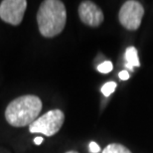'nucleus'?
I'll return each mask as SVG.
<instances>
[{"label": "nucleus", "instance_id": "nucleus-10", "mask_svg": "<svg viewBox=\"0 0 153 153\" xmlns=\"http://www.w3.org/2000/svg\"><path fill=\"white\" fill-rule=\"evenodd\" d=\"M112 63L111 61H105L103 63L100 64L99 66H97V70L99 71L100 73H102V74H108L109 72L112 71Z\"/></svg>", "mask_w": 153, "mask_h": 153}, {"label": "nucleus", "instance_id": "nucleus-6", "mask_svg": "<svg viewBox=\"0 0 153 153\" xmlns=\"http://www.w3.org/2000/svg\"><path fill=\"white\" fill-rule=\"evenodd\" d=\"M79 16L84 24L90 27H97L103 22V12L93 1H82L79 6Z\"/></svg>", "mask_w": 153, "mask_h": 153}, {"label": "nucleus", "instance_id": "nucleus-12", "mask_svg": "<svg viewBox=\"0 0 153 153\" xmlns=\"http://www.w3.org/2000/svg\"><path fill=\"white\" fill-rule=\"evenodd\" d=\"M118 76L119 79H122V81H126V79H129V73H128L126 70H124V71H121L120 73L118 74Z\"/></svg>", "mask_w": 153, "mask_h": 153}, {"label": "nucleus", "instance_id": "nucleus-3", "mask_svg": "<svg viewBox=\"0 0 153 153\" xmlns=\"http://www.w3.org/2000/svg\"><path fill=\"white\" fill-rule=\"evenodd\" d=\"M64 121V112L61 109H52L30 124L29 131L31 133H42L46 136H53L61 129Z\"/></svg>", "mask_w": 153, "mask_h": 153}, {"label": "nucleus", "instance_id": "nucleus-8", "mask_svg": "<svg viewBox=\"0 0 153 153\" xmlns=\"http://www.w3.org/2000/svg\"><path fill=\"white\" fill-rule=\"evenodd\" d=\"M102 153H131V151L125 146L118 144V143H111L108 144L103 149Z\"/></svg>", "mask_w": 153, "mask_h": 153}, {"label": "nucleus", "instance_id": "nucleus-13", "mask_svg": "<svg viewBox=\"0 0 153 153\" xmlns=\"http://www.w3.org/2000/svg\"><path fill=\"white\" fill-rule=\"evenodd\" d=\"M42 142H43V138H42V137L39 136V137H35V138H34V143H35L36 145H40Z\"/></svg>", "mask_w": 153, "mask_h": 153}, {"label": "nucleus", "instance_id": "nucleus-11", "mask_svg": "<svg viewBox=\"0 0 153 153\" xmlns=\"http://www.w3.org/2000/svg\"><path fill=\"white\" fill-rule=\"evenodd\" d=\"M88 148H90L91 153H99L100 151V145L97 144V142H94V141H91L90 143V145H88Z\"/></svg>", "mask_w": 153, "mask_h": 153}, {"label": "nucleus", "instance_id": "nucleus-1", "mask_svg": "<svg viewBox=\"0 0 153 153\" xmlns=\"http://www.w3.org/2000/svg\"><path fill=\"white\" fill-rule=\"evenodd\" d=\"M67 22L65 4L60 0H45L37 12L39 32L43 37L53 38L63 31Z\"/></svg>", "mask_w": 153, "mask_h": 153}, {"label": "nucleus", "instance_id": "nucleus-2", "mask_svg": "<svg viewBox=\"0 0 153 153\" xmlns=\"http://www.w3.org/2000/svg\"><path fill=\"white\" fill-rule=\"evenodd\" d=\"M42 111V100L33 94L19 97L9 103L5 111V119L14 127L30 125L38 118Z\"/></svg>", "mask_w": 153, "mask_h": 153}, {"label": "nucleus", "instance_id": "nucleus-4", "mask_svg": "<svg viewBox=\"0 0 153 153\" xmlns=\"http://www.w3.org/2000/svg\"><path fill=\"white\" fill-rule=\"evenodd\" d=\"M144 15V8L142 4L135 0H129L123 3L118 13L119 22L127 30H137L141 24Z\"/></svg>", "mask_w": 153, "mask_h": 153}, {"label": "nucleus", "instance_id": "nucleus-14", "mask_svg": "<svg viewBox=\"0 0 153 153\" xmlns=\"http://www.w3.org/2000/svg\"><path fill=\"white\" fill-rule=\"evenodd\" d=\"M66 153H79V152L74 151V150H71V151H68V152H66Z\"/></svg>", "mask_w": 153, "mask_h": 153}, {"label": "nucleus", "instance_id": "nucleus-7", "mask_svg": "<svg viewBox=\"0 0 153 153\" xmlns=\"http://www.w3.org/2000/svg\"><path fill=\"white\" fill-rule=\"evenodd\" d=\"M124 60H125V68L129 69L131 72H133V67H139L140 62L138 58V52L136 48L133 46H130L126 49L124 54Z\"/></svg>", "mask_w": 153, "mask_h": 153}, {"label": "nucleus", "instance_id": "nucleus-9", "mask_svg": "<svg viewBox=\"0 0 153 153\" xmlns=\"http://www.w3.org/2000/svg\"><path fill=\"white\" fill-rule=\"evenodd\" d=\"M116 88V82H108L102 87V93L105 97H109Z\"/></svg>", "mask_w": 153, "mask_h": 153}, {"label": "nucleus", "instance_id": "nucleus-5", "mask_svg": "<svg viewBox=\"0 0 153 153\" xmlns=\"http://www.w3.org/2000/svg\"><path fill=\"white\" fill-rule=\"evenodd\" d=\"M27 8L26 0H3L0 3V18L5 23L18 26Z\"/></svg>", "mask_w": 153, "mask_h": 153}]
</instances>
